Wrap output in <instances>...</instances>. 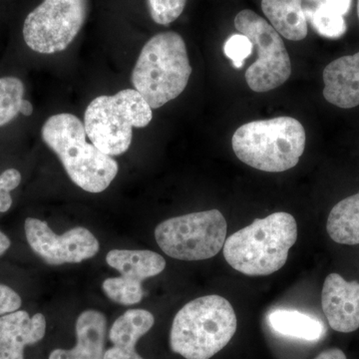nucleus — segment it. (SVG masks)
Wrapping results in <instances>:
<instances>
[{
	"label": "nucleus",
	"instance_id": "obj_26",
	"mask_svg": "<svg viewBox=\"0 0 359 359\" xmlns=\"http://www.w3.org/2000/svg\"><path fill=\"white\" fill-rule=\"evenodd\" d=\"M21 297L7 285H0V316L13 313L20 309Z\"/></svg>",
	"mask_w": 359,
	"mask_h": 359
},
{
	"label": "nucleus",
	"instance_id": "obj_15",
	"mask_svg": "<svg viewBox=\"0 0 359 359\" xmlns=\"http://www.w3.org/2000/svg\"><path fill=\"white\" fill-rule=\"evenodd\" d=\"M106 262L119 271L123 280L139 285L166 268L164 257L148 250H112L106 256Z\"/></svg>",
	"mask_w": 359,
	"mask_h": 359
},
{
	"label": "nucleus",
	"instance_id": "obj_22",
	"mask_svg": "<svg viewBox=\"0 0 359 359\" xmlns=\"http://www.w3.org/2000/svg\"><path fill=\"white\" fill-rule=\"evenodd\" d=\"M104 294L117 304L123 306H133L143 299L144 292L142 285L127 282L121 276L110 278L102 283Z\"/></svg>",
	"mask_w": 359,
	"mask_h": 359
},
{
	"label": "nucleus",
	"instance_id": "obj_20",
	"mask_svg": "<svg viewBox=\"0 0 359 359\" xmlns=\"http://www.w3.org/2000/svg\"><path fill=\"white\" fill-rule=\"evenodd\" d=\"M306 21L321 36L330 39H339L346 34L347 26L344 16L330 8V7L316 4L313 7H304Z\"/></svg>",
	"mask_w": 359,
	"mask_h": 359
},
{
	"label": "nucleus",
	"instance_id": "obj_32",
	"mask_svg": "<svg viewBox=\"0 0 359 359\" xmlns=\"http://www.w3.org/2000/svg\"><path fill=\"white\" fill-rule=\"evenodd\" d=\"M358 20H359V0L358 2Z\"/></svg>",
	"mask_w": 359,
	"mask_h": 359
},
{
	"label": "nucleus",
	"instance_id": "obj_30",
	"mask_svg": "<svg viewBox=\"0 0 359 359\" xmlns=\"http://www.w3.org/2000/svg\"><path fill=\"white\" fill-rule=\"evenodd\" d=\"M48 359H70L69 351L61 348L55 349L52 351Z\"/></svg>",
	"mask_w": 359,
	"mask_h": 359
},
{
	"label": "nucleus",
	"instance_id": "obj_8",
	"mask_svg": "<svg viewBox=\"0 0 359 359\" xmlns=\"http://www.w3.org/2000/svg\"><path fill=\"white\" fill-rule=\"evenodd\" d=\"M235 27L252 42L257 52L256 62L245 71L250 88L263 93L282 86L292 74V62L280 33L250 9L237 14Z\"/></svg>",
	"mask_w": 359,
	"mask_h": 359
},
{
	"label": "nucleus",
	"instance_id": "obj_14",
	"mask_svg": "<svg viewBox=\"0 0 359 359\" xmlns=\"http://www.w3.org/2000/svg\"><path fill=\"white\" fill-rule=\"evenodd\" d=\"M154 316L146 309H129L113 323L109 339L114 346L104 353L103 359H144L136 351V344L154 325Z\"/></svg>",
	"mask_w": 359,
	"mask_h": 359
},
{
	"label": "nucleus",
	"instance_id": "obj_31",
	"mask_svg": "<svg viewBox=\"0 0 359 359\" xmlns=\"http://www.w3.org/2000/svg\"><path fill=\"white\" fill-rule=\"evenodd\" d=\"M20 113L25 116H32L33 113L32 104L28 100L23 99L22 102L20 105Z\"/></svg>",
	"mask_w": 359,
	"mask_h": 359
},
{
	"label": "nucleus",
	"instance_id": "obj_5",
	"mask_svg": "<svg viewBox=\"0 0 359 359\" xmlns=\"http://www.w3.org/2000/svg\"><path fill=\"white\" fill-rule=\"evenodd\" d=\"M231 146L245 164L280 173L297 166L306 148V131L292 117L259 120L241 126L233 134Z\"/></svg>",
	"mask_w": 359,
	"mask_h": 359
},
{
	"label": "nucleus",
	"instance_id": "obj_9",
	"mask_svg": "<svg viewBox=\"0 0 359 359\" xmlns=\"http://www.w3.org/2000/svg\"><path fill=\"white\" fill-rule=\"evenodd\" d=\"M87 9L88 0H43L25 18L26 45L41 54L65 50L84 25Z\"/></svg>",
	"mask_w": 359,
	"mask_h": 359
},
{
	"label": "nucleus",
	"instance_id": "obj_19",
	"mask_svg": "<svg viewBox=\"0 0 359 359\" xmlns=\"http://www.w3.org/2000/svg\"><path fill=\"white\" fill-rule=\"evenodd\" d=\"M269 323L278 334L314 341L325 332L323 323L308 314L290 309H276L269 313Z\"/></svg>",
	"mask_w": 359,
	"mask_h": 359
},
{
	"label": "nucleus",
	"instance_id": "obj_1",
	"mask_svg": "<svg viewBox=\"0 0 359 359\" xmlns=\"http://www.w3.org/2000/svg\"><path fill=\"white\" fill-rule=\"evenodd\" d=\"M41 135L71 181L82 190L103 192L117 176L118 163L86 141L84 124L76 116L69 113L51 116L44 123Z\"/></svg>",
	"mask_w": 359,
	"mask_h": 359
},
{
	"label": "nucleus",
	"instance_id": "obj_24",
	"mask_svg": "<svg viewBox=\"0 0 359 359\" xmlns=\"http://www.w3.org/2000/svg\"><path fill=\"white\" fill-rule=\"evenodd\" d=\"M254 44L242 33L233 34L226 39L224 45V52L226 57L231 59L233 67L241 69L245 60L252 55Z\"/></svg>",
	"mask_w": 359,
	"mask_h": 359
},
{
	"label": "nucleus",
	"instance_id": "obj_2",
	"mask_svg": "<svg viewBox=\"0 0 359 359\" xmlns=\"http://www.w3.org/2000/svg\"><path fill=\"white\" fill-rule=\"evenodd\" d=\"M297 226L287 212L257 219L226 238L224 257L231 268L247 276H269L287 263L297 242Z\"/></svg>",
	"mask_w": 359,
	"mask_h": 359
},
{
	"label": "nucleus",
	"instance_id": "obj_21",
	"mask_svg": "<svg viewBox=\"0 0 359 359\" xmlns=\"http://www.w3.org/2000/svg\"><path fill=\"white\" fill-rule=\"evenodd\" d=\"M25 85L16 77L0 78V127L8 124L20 113Z\"/></svg>",
	"mask_w": 359,
	"mask_h": 359
},
{
	"label": "nucleus",
	"instance_id": "obj_10",
	"mask_svg": "<svg viewBox=\"0 0 359 359\" xmlns=\"http://www.w3.org/2000/svg\"><path fill=\"white\" fill-rule=\"evenodd\" d=\"M25 229L26 240L33 252L51 266L81 263L95 257L100 248L95 236L82 226L58 236L46 222L27 218Z\"/></svg>",
	"mask_w": 359,
	"mask_h": 359
},
{
	"label": "nucleus",
	"instance_id": "obj_16",
	"mask_svg": "<svg viewBox=\"0 0 359 359\" xmlns=\"http://www.w3.org/2000/svg\"><path fill=\"white\" fill-rule=\"evenodd\" d=\"M107 320L102 313L88 309L78 316L76 346L70 349V359H103Z\"/></svg>",
	"mask_w": 359,
	"mask_h": 359
},
{
	"label": "nucleus",
	"instance_id": "obj_29",
	"mask_svg": "<svg viewBox=\"0 0 359 359\" xmlns=\"http://www.w3.org/2000/svg\"><path fill=\"white\" fill-rule=\"evenodd\" d=\"M11 244V240H9V238L7 237L6 233H4L1 231H0V257H1L2 255H4V252H6V250L9 249Z\"/></svg>",
	"mask_w": 359,
	"mask_h": 359
},
{
	"label": "nucleus",
	"instance_id": "obj_4",
	"mask_svg": "<svg viewBox=\"0 0 359 359\" xmlns=\"http://www.w3.org/2000/svg\"><path fill=\"white\" fill-rule=\"evenodd\" d=\"M191 74L183 37L168 32L155 35L144 45L131 81L150 107L158 109L183 93Z\"/></svg>",
	"mask_w": 359,
	"mask_h": 359
},
{
	"label": "nucleus",
	"instance_id": "obj_13",
	"mask_svg": "<svg viewBox=\"0 0 359 359\" xmlns=\"http://www.w3.org/2000/svg\"><path fill=\"white\" fill-rule=\"evenodd\" d=\"M323 96L332 105L351 109L359 105V52L332 61L323 70Z\"/></svg>",
	"mask_w": 359,
	"mask_h": 359
},
{
	"label": "nucleus",
	"instance_id": "obj_11",
	"mask_svg": "<svg viewBox=\"0 0 359 359\" xmlns=\"http://www.w3.org/2000/svg\"><path fill=\"white\" fill-rule=\"evenodd\" d=\"M321 306L332 330L344 334L355 332L359 328V283L330 273L323 283Z\"/></svg>",
	"mask_w": 359,
	"mask_h": 359
},
{
	"label": "nucleus",
	"instance_id": "obj_27",
	"mask_svg": "<svg viewBox=\"0 0 359 359\" xmlns=\"http://www.w3.org/2000/svg\"><path fill=\"white\" fill-rule=\"evenodd\" d=\"M309 1L313 2L316 4H323L334 9L341 15L346 16L351 11V6H353V0H309Z\"/></svg>",
	"mask_w": 359,
	"mask_h": 359
},
{
	"label": "nucleus",
	"instance_id": "obj_12",
	"mask_svg": "<svg viewBox=\"0 0 359 359\" xmlns=\"http://www.w3.org/2000/svg\"><path fill=\"white\" fill-rule=\"evenodd\" d=\"M46 320L42 313L30 316L16 311L0 316V359H25L26 346L43 339Z\"/></svg>",
	"mask_w": 359,
	"mask_h": 359
},
{
	"label": "nucleus",
	"instance_id": "obj_28",
	"mask_svg": "<svg viewBox=\"0 0 359 359\" xmlns=\"http://www.w3.org/2000/svg\"><path fill=\"white\" fill-rule=\"evenodd\" d=\"M314 359H347L344 351L339 348H330L323 351Z\"/></svg>",
	"mask_w": 359,
	"mask_h": 359
},
{
	"label": "nucleus",
	"instance_id": "obj_17",
	"mask_svg": "<svg viewBox=\"0 0 359 359\" xmlns=\"http://www.w3.org/2000/svg\"><path fill=\"white\" fill-rule=\"evenodd\" d=\"M269 25L285 39L299 41L308 35V21L302 0H262Z\"/></svg>",
	"mask_w": 359,
	"mask_h": 359
},
{
	"label": "nucleus",
	"instance_id": "obj_23",
	"mask_svg": "<svg viewBox=\"0 0 359 359\" xmlns=\"http://www.w3.org/2000/svg\"><path fill=\"white\" fill-rule=\"evenodd\" d=\"M187 0H148L151 18L160 25H169L178 20Z\"/></svg>",
	"mask_w": 359,
	"mask_h": 359
},
{
	"label": "nucleus",
	"instance_id": "obj_7",
	"mask_svg": "<svg viewBox=\"0 0 359 359\" xmlns=\"http://www.w3.org/2000/svg\"><path fill=\"white\" fill-rule=\"evenodd\" d=\"M226 222L218 210L175 217L158 224L155 238L173 259L194 262L211 259L223 249Z\"/></svg>",
	"mask_w": 359,
	"mask_h": 359
},
{
	"label": "nucleus",
	"instance_id": "obj_3",
	"mask_svg": "<svg viewBox=\"0 0 359 359\" xmlns=\"http://www.w3.org/2000/svg\"><path fill=\"white\" fill-rule=\"evenodd\" d=\"M238 320L230 302L205 295L180 309L172 325V351L186 359H210L233 339Z\"/></svg>",
	"mask_w": 359,
	"mask_h": 359
},
{
	"label": "nucleus",
	"instance_id": "obj_25",
	"mask_svg": "<svg viewBox=\"0 0 359 359\" xmlns=\"http://www.w3.org/2000/svg\"><path fill=\"white\" fill-rule=\"evenodd\" d=\"M21 174L16 169H7L0 175V212H6L13 205L11 192L20 186Z\"/></svg>",
	"mask_w": 359,
	"mask_h": 359
},
{
	"label": "nucleus",
	"instance_id": "obj_18",
	"mask_svg": "<svg viewBox=\"0 0 359 359\" xmlns=\"http://www.w3.org/2000/svg\"><path fill=\"white\" fill-rule=\"evenodd\" d=\"M327 230L337 244L359 245V193L340 201L332 208Z\"/></svg>",
	"mask_w": 359,
	"mask_h": 359
},
{
	"label": "nucleus",
	"instance_id": "obj_6",
	"mask_svg": "<svg viewBox=\"0 0 359 359\" xmlns=\"http://www.w3.org/2000/svg\"><path fill=\"white\" fill-rule=\"evenodd\" d=\"M152 108L137 90L96 97L84 114V127L91 143L104 154H124L131 146L133 128L152 121Z\"/></svg>",
	"mask_w": 359,
	"mask_h": 359
}]
</instances>
